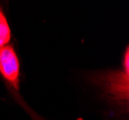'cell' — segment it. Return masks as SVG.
Returning <instances> with one entry per match:
<instances>
[{"label": "cell", "instance_id": "6da1fadb", "mask_svg": "<svg viewBox=\"0 0 129 120\" xmlns=\"http://www.w3.org/2000/svg\"><path fill=\"white\" fill-rule=\"evenodd\" d=\"M90 82L97 87L108 101L121 112L129 109V50L126 47L121 67L117 70L91 73Z\"/></svg>", "mask_w": 129, "mask_h": 120}, {"label": "cell", "instance_id": "7a4b0ae2", "mask_svg": "<svg viewBox=\"0 0 129 120\" xmlns=\"http://www.w3.org/2000/svg\"><path fill=\"white\" fill-rule=\"evenodd\" d=\"M0 74L12 91H18L19 61L14 47L9 44L0 48Z\"/></svg>", "mask_w": 129, "mask_h": 120}, {"label": "cell", "instance_id": "3957f363", "mask_svg": "<svg viewBox=\"0 0 129 120\" xmlns=\"http://www.w3.org/2000/svg\"><path fill=\"white\" fill-rule=\"evenodd\" d=\"M11 38V30L4 13L0 9V48L9 43Z\"/></svg>", "mask_w": 129, "mask_h": 120}, {"label": "cell", "instance_id": "277c9868", "mask_svg": "<svg viewBox=\"0 0 129 120\" xmlns=\"http://www.w3.org/2000/svg\"><path fill=\"white\" fill-rule=\"evenodd\" d=\"M12 94L14 95V97H15V99L16 100V102L20 105V107H21L22 109H24L27 113L29 114V116L32 118V120H47V119H45L43 116H42L41 114H39L38 112H36L30 106H28L26 102L24 101V99L22 98L21 96L18 94V91H12Z\"/></svg>", "mask_w": 129, "mask_h": 120}]
</instances>
